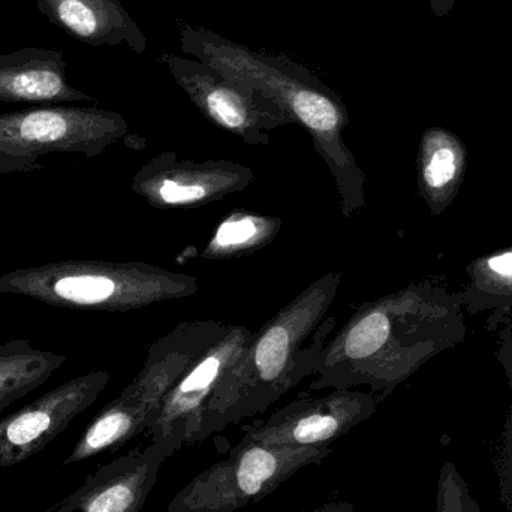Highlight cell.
<instances>
[{
  "mask_svg": "<svg viewBox=\"0 0 512 512\" xmlns=\"http://www.w3.org/2000/svg\"><path fill=\"white\" fill-rule=\"evenodd\" d=\"M0 292L65 309L129 312L192 297L200 280L146 262L68 259L2 274Z\"/></svg>",
  "mask_w": 512,
  "mask_h": 512,
  "instance_id": "277c9868",
  "label": "cell"
},
{
  "mask_svg": "<svg viewBox=\"0 0 512 512\" xmlns=\"http://www.w3.org/2000/svg\"><path fill=\"white\" fill-rule=\"evenodd\" d=\"M128 134V122L116 111L96 107L45 105L0 114V174L39 173L41 156L77 153L102 155Z\"/></svg>",
  "mask_w": 512,
  "mask_h": 512,
  "instance_id": "52a82bcc",
  "label": "cell"
},
{
  "mask_svg": "<svg viewBox=\"0 0 512 512\" xmlns=\"http://www.w3.org/2000/svg\"><path fill=\"white\" fill-rule=\"evenodd\" d=\"M465 144L445 128L424 131L418 152V188L433 215H442L456 200L468 167Z\"/></svg>",
  "mask_w": 512,
  "mask_h": 512,
  "instance_id": "2e32d148",
  "label": "cell"
},
{
  "mask_svg": "<svg viewBox=\"0 0 512 512\" xmlns=\"http://www.w3.org/2000/svg\"><path fill=\"white\" fill-rule=\"evenodd\" d=\"M111 375L105 370L69 379L0 420V469L11 468L44 450L95 403Z\"/></svg>",
  "mask_w": 512,
  "mask_h": 512,
  "instance_id": "7c38bea8",
  "label": "cell"
},
{
  "mask_svg": "<svg viewBox=\"0 0 512 512\" xmlns=\"http://www.w3.org/2000/svg\"><path fill=\"white\" fill-rule=\"evenodd\" d=\"M379 399L358 390H331L322 397H300L243 435L277 447L324 448L369 420Z\"/></svg>",
  "mask_w": 512,
  "mask_h": 512,
  "instance_id": "8fae6325",
  "label": "cell"
},
{
  "mask_svg": "<svg viewBox=\"0 0 512 512\" xmlns=\"http://www.w3.org/2000/svg\"><path fill=\"white\" fill-rule=\"evenodd\" d=\"M468 337L462 292L432 282L411 283L361 304L330 337L309 388L367 387L381 399L427 361Z\"/></svg>",
  "mask_w": 512,
  "mask_h": 512,
  "instance_id": "6da1fadb",
  "label": "cell"
},
{
  "mask_svg": "<svg viewBox=\"0 0 512 512\" xmlns=\"http://www.w3.org/2000/svg\"><path fill=\"white\" fill-rule=\"evenodd\" d=\"M167 457L150 442L87 475L81 487L45 512H141Z\"/></svg>",
  "mask_w": 512,
  "mask_h": 512,
  "instance_id": "4fadbf2b",
  "label": "cell"
},
{
  "mask_svg": "<svg viewBox=\"0 0 512 512\" xmlns=\"http://www.w3.org/2000/svg\"><path fill=\"white\" fill-rule=\"evenodd\" d=\"M342 279V271H330L313 280L252 334L207 402L191 444L262 414L313 376L319 355L336 330L337 318L325 315Z\"/></svg>",
  "mask_w": 512,
  "mask_h": 512,
  "instance_id": "7a4b0ae2",
  "label": "cell"
},
{
  "mask_svg": "<svg viewBox=\"0 0 512 512\" xmlns=\"http://www.w3.org/2000/svg\"><path fill=\"white\" fill-rule=\"evenodd\" d=\"M252 334L245 325H228L218 342L200 355L168 391L147 432L150 442L159 445L167 459L183 445L191 444L207 402L224 373L251 342Z\"/></svg>",
  "mask_w": 512,
  "mask_h": 512,
  "instance_id": "30bf717a",
  "label": "cell"
},
{
  "mask_svg": "<svg viewBox=\"0 0 512 512\" xmlns=\"http://www.w3.org/2000/svg\"><path fill=\"white\" fill-rule=\"evenodd\" d=\"M180 45L188 56L261 90L288 111L327 165L345 219L366 207V174L346 144L349 114L339 93L283 54L273 56L251 50L206 27H183Z\"/></svg>",
  "mask_w": 512,
  "mask_h": 512,
  "instance_id": "3957f363",
  "label": "cell"
},
{
  "mask_svg": "<svg viewBox=\"0 0 512 512\" xmlns=\"http://www.w3.org/2000/svg\"><path fill=\"white\" fill-rule=\"evenodd\" d=\"M227 328L224 322H183L156 340L138 375L96 415L62 466L117 450L141 433L149 432L168 391L200 355L218 342Z\"/></svg>",
  "mask_w": 512,
  "mask_h": 512,
  "instance_id": "5b68a950",
  "label": "cell"
},
{
  "mask_svg": "<svg viewBox=\"0 0 512 512\" xmlns=\"http://www.w3.org/2000/svg\"><path fill=\"white\" fill-rule=\"evenodd\" d=\"M36 8L66 35L92 47L126 45L146 53L149 39L120 0H35Z\"/></svg>",
  "mask_w": 512,
  "mask_h": 512,
  "instance_id": "9a60e30c",
  "label": "cell"
},
{
  "mask_svg": "<svg viewBox=\"0 0 512 512\" xmlns=\"http://www.w3.org/2000/svg\"><path fill=\"white\" fill-rule=\"evenodd\" d=\"M161 62L207 120L249 146H267L271 132L295 125L288 111L261 90L201 60L164 53Z\"/></svg>",
  "mask_w": 512,
  "mask_h": 512,
  "instance_id": "ba28073f",
  "label": "cell"
},
{
  "mask_svg": "<svg viewBox=\"0 0 512 512\" xmlns=\"http://www.w3.org/2000/svg\"><path fill=\"white\" fill-rule=\"evenodd\" d=\"M307 512H354V505L345 501H328Z\"/></svg>",
  "mask_w": 512,
  "mask_h": 512,
  "instance_id": "603a6c76",
  "label": "cell"
},
{
  "mask_svg": "<svg viewBox=\"0 0 512 512\" xmlns=\"http://www.w3.org/2000/svg\"><path fill=\"white\" fill-rule=\"evenodd\" d=\"M436 512H481L454 463H445L439 474Z\"/></svg>",
  "mask_w": 512,
  "mask_h": 512,
  "instance_id": "ffe728a7",
  "label": "cell"
},
{
  "mask_svg": "<svg viewBox=\"0 0 512 512\" xmlns=\"http://www.w3.org/2000/svg\"><path fill=\"white\" fill-rule=\"evenodd\" d=\"M469 283L463 294L468 315L493 312L489 325L504 324L512 307V246L481 258L466 267Z\"/></svg>",
  "mask_w": 512,
  "mask_h": 512,
  "instance_id": "ac0fdd59",
  "label": "cell"
},
{
  "mask_svg": "<svg viewBox=\"0 0 512 512\" xmlns=\"http://www.w3.org/2000/svg\"><path fill=\"white\" fill-rule=\"evenodd\" d=\"M93 101L69 83L62 51L26 47L0 54V102L45 107Z\"/></svg>",
  "mask_w": 512,
  "mask_h": 512,
  "instance_id": "5bb4252c",
  "label": "cell"
},
{
  "mask_svg": "<svg viewBox=\"0 0 512 512\" xmlns=\"http://www.w3.org/2000/svg\"><path fill=\"white\" fill-rule=\"evenodd\" d=\"M333 448L264 444L243 435L228 457L186 484L162 512H234L271 495L301 469L321 465Z\"/></svg>",
  "mask_w": 512,
  "mask_h": 512,
  "instance_id": "8992f818",
  "label": "cell"
},
{
  "mask_svg": "<svg viewBox=\"0 0 512 512\" xmlns=\"http://www.w3.org/2000/svg\"><path fill=\"white\" fill-rule=\"evenodd\" d=\"M282 219L259 213L236 212L216 228L201 258L209 261L242 258L267 248L282 230Z\"/></svg>",
  "mask_w": 512,
  "mask_h": 512,
  "instance_id": "d6986e66",
  "label": "cell"
},
{
  "mask_svg": "<svg viewBox=\"0 0 512 512\" xmlns=\"http://www.w3.org/2000/svg\"><path fill=\"white\" fill-rule=\"evenodd\" d=\"M499 330V348L496 352L499 363L507 373L512 388V321L507 319Z\"/></svg>",
  "mask_w": 512,
  "mask_h": 512,
  "instance_id": "7402d4cb",
  "label": "cell"
},
{
  "mask_svg": "<svg viewBox=\"0 0 512 512\" xmlns=\"http://www.w3.org/2000/svg\"><path fill=\"white\" fill-rule=\"evenodd\" d=\"M430 9L436 17L442 18L450 14L451 9L456 5L457 0H429Z\"/></svg>",
  "mask_w": 512,
  "mask_h": 512,
  "instance_id": "cb8c5ba5",
  "label": "cell"
},
{
  "mask_svg": "<svg viewBox=\"0 0 512 512\" xmlns=\"http://www.w3.org/2000/svg\"><path fill=\"white\" fill-rule=\"evenodd\" d=\"M254 180V170L239 162L194 161L164 152L135 173L131 189L155 209L168 210L216 203L245 191Z\"/></svg>",
  "mask_w": 512,
  "mask_h": 512,
  "instance_id": "9c48e42d",
  "label": "cell"
},
{
  "mask_svg": "<svg viewBox=\"0 0 512 512\" xmlns=\"http://www.w3.org/2000/svg\"><path fill=\"white\" fill-rule=\"evenodd\" d=\"M498 469L499 480H501L502 501H504L508 512H512V409L507 424H505Z\"/></svg>",
  "mask_w": 512,
  "mask_h": 512,
  "instance_id": "44dd1931",
  "label": "cell"
},
{
  "mask_svg": "<svg viewBox=\"0 0 512 512\" xmlns=\"http://www.w3.org/2000/svg\"><path fill=\"white\" fill-rule=\"evenodd\" d=\"M66 360V355L33 348L29 340L0 345V412L42 387Z\"/></svg>",
  "mask_w": 512,
  "mask_h": 512,
  "instance_id": "e0dca14e",
  "label": "cell"
}]
</instances>
